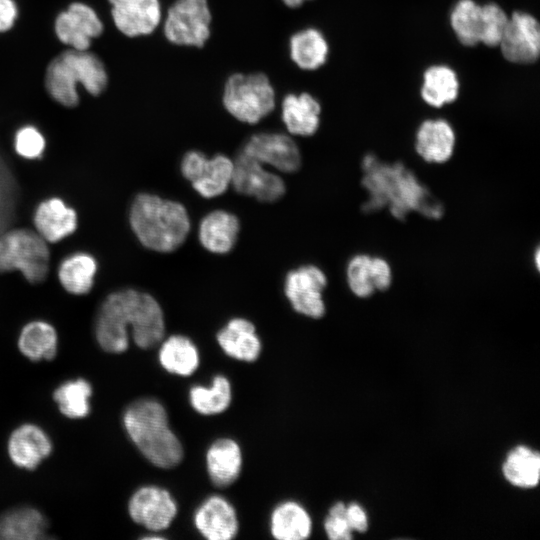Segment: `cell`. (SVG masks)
<instances>
[{
    "label": "cell",
    "instance_id": "cell-1",
    "mask_svg": "<svg viewBox=\"0 0 540 540\" xmlns=\"http://www.w3.org/2000/svg\"><path fill=\"white\" fill-rule=\"evenodd\" d=\"M135 344L149 349L164 337L165 321L159 302L136 289H122L109 294L101 303L95 320V337L109 353H122L129 346L128 328Z\"/></svg>",
    "mask_w": 540,
    "mask_h": 540
},
{
    "label": "cell",
    "instance_id": "cell-2",
    "mask_svg": "<svg viewBox=\"0 0 540 540\" xmlns=\"http://www.w3.org/2000/svg\"><path fill=\"white\" fill-rule=\"evenodd\" d=\"M362 185L368 193L365 212L384 208L397 219L417 212L427 218H439L444 212L442 204L404 164L387 163L374 154L362 161Z\"/></svg>",
    "mask_w": 540,
    "mask_h": 540
},
{
    "label": "cell",
    "instance_id": "cell-3",
    "mask_svg": "<svg viewBox=\"0 0 540 540\" xmlns=\"http://www.w3.org/2000/svg\"><path fill=\"white\" fill-rule=\"evenodd\" d=\"M129 222L139 242L159 253L177 250L191 229L189 214L182 203L151 193H140L134 198Z\"/></svg>",
    "mask_w": 540,
    "mask_h": 540
},
{
    "label": "cell",
    "instance_id": "cell-4",
    "mask_svg": "<svg viewBox=\"0 0 540 540\" xmlns=\"http://www.w3.org/2000/svg\"><path fill=\"white\" fill-rule=\"evenodd\" d=\"M123 423L130 439L153 465L172 468L182 461V444L171 430L167 412L159 401L143 398L133 402L124 412Z\"/></svg>",
    "mask_w": 540,
    "mask_h": 540
},
{
    "label": "cell",
    "instance_id": "cell-5",
    "mask_svg": "<svg viewBox=\"0 0 540 540\" xmlns=\"http://www.w3.org/2000/svg\"><path fill=\"white\" fill-rule=\"evenodd\" d=\"M80 82L92 95L107 85V73L101 60L85 50H68L54 58L46 71L45 84L54 100L67 107L77 105Z\"/></svg>",
    "mask_w": 540,
    "mask_h": 540
},
{
    "label": "cell",
    "instance_id": "cell-6",
    "mask_svg": "<svg viewBox=\"0 0 540 540\" xmlns=\"http://www.w3.org/2000/svg\"><path fill=\"white\" fill-rule=\"evenodd\" d=\"M222 105L236 120L257 124L276 107V91L262 72H236L227 77L222 90Z\"/></svg>",
    "mask_w": 540,
    "mask_h": 540
},
{
    "label": "cell",
    "instance_id": "cell-7",
    "mask_svg": "<svg viewBox=\"0 0 540 540\" xmlns=\"http://www.w3.org/2000/svg\"><path fill=\"white\" fill-rule=\"evenodd\" d=\"M49 269V250L43 239L27 229L0 234V272L19 270L30 283L42 282Z\"/></svg>",
    "mask_w": 540,
    "mask_h": 540
},
{
    "label": "cell",
    "instance_id": "cell-8",
    "mask_svg": "<svg viewBox=\"0 0 540 540\" xmlns=\"http://www.w3.org/2000/svg\"><path fill=\"white\" fill-rule=\"evenodd\" d=\"M208 0H175L163 20L165 39L176 46L202 48L211 37Z\"/></svg>",
    "mask_w": 540,
    "mask_h": 540
},
{
    "label": "cell",
    "instance_id": "cell-9",
    "mask_svg": "<svg viewBox=\"0 0 540 540\" xmlns=\"http://www.w3.org/2000/svg\"><path fill=\"white\" fill-rule=\"evenodd\" d=\"M180 170L200 196L211 199L231 186L233 160L224 154L208 158L200 151L191 150L182 157Z\"/></svg>",
    "mask_w": 540,
    "mask_h": 540
},
{
    "label": "cell",
    "instance_id": "cell-10",
    "mask_svg": "<svg viewBox=\"0 0 540 540\" xmlns=\"http://www.w3.org/2000/svg\"><path fill=\"white\" fill-rule=\"evenodd\" d=\"M326 286L324 271L316 265L306 264L286 274L284 293L297 313L318 319L325 314L323 292Z\"/></svg>",
    "mask_w": 540,
    "mask_h": 540
},
{
    "label": "cell",
    "instance_id": "cell-11",
    "mask_svg": "<svg viewBox=\"0 0 540 540\" xmlns=\"http://www.w3.org/2000/svg\"><path fill=\"white\" fill-rule=\"evenodd\" d=\"M231 186L237 193L265 203L278 201L286 192V184L280 175L242 151L233 160Z\"/></svg>",
    "mask_w": 540,
    "mask_h": 540
},
{
    "label": "cell",
    "instance_id": "cell-12",
    "mask_svg": "<svg viewBox=\"0 0 540 540\" xmlns=\"http://www.w3.org/2000/svg\"><path fill=\"white\" fill-rule=\"evenodd\" d=\"M240 151L282 173L297 172L302 164L297 143L285 133H255L245 141Z\"/></svg>",
    "mask_w": 540,
    "mask_h": 540
},
{
    "label": "cell",
    "instance_id": "cell-13",
    "mask_svg": "<svg viewBox=\"0 0 540 540\" xmlns=\"http://www.w3.org/2000/svg\"><path fill=\"white\" fill-rule=\"evenodd\" d=\"M498 46L508 62L518 65L535 63L540 54V26L537 19L527 12H513Z\"/></svg>",
    "mask_w": 540,
    "mask_h": 540
},
{
    "label": "cell",
    "instance_id": "cell-14",
    "mask_svg": "<svg viewBox=\"0 0 540 540\" xmlns=\"http://www.w3.org/2000/svg\"><path fill=\"white\" fill-rule=\"evenodd\" d=\"M128 511L134 522L151 531H162L175 518L177 504L167 490L157 486H143L130 498Z\"/></svg>",
    "mask_w": 540,
    "mask_h": 540
},
{
    "label": "cell",
    "instance_id": "cell-15",
    "mask_svg": "<svg viewBox=\"0 0 540 540\" xmlns=\"http://www.w3.org/2000/svg\"><path fill=\"white\" fill-rule=\"evenodd\" d=\"M392 279L389 262L380 256L359 253L348 260L347 284L349 290L359 298H368L376 292L386 291Z\"/></svg>",
    "mask_w": 540,
    "mask_h": 540
},
{
    "label": "cell",
    "instance_id": "cell-16",
    "mask_svg": "<svg viewBox=\"0 0 540 540\" xmlns=\"http://www.w3.org/2000/svg\"><path fill=\"white\" fill-rule=\"evenodd\" d=\"M118 30L128 37L152 34L162 21L160 0H109Z\"/></svg>",
    "mask_w": 540,
    "mask_h": 540
},
{
    "label": "cell",
    "instance_id": "cell-17",
    "mask_svg": "<svg viewBox=\"0 0 540 540\" xmlns=\"http://www.w3.org/2000/svg\"><path fill=\"white\" fill-rule=\"evenodd\" d=\"M55 31L60 41L83 51L90 46L91 38L102 33L103 25L92 8L86 4L73 3L67 11L58 15Z\"/></svg>",
    "mask_w": 540,
    "mask_h": 540
},
{
    "label": "cell",
    "instance_id": "cell-18",
    "mask_svg": "<svg viewBox=\"0 0 540 540\" xmlns=\"http://www.w3.org/2000/svg\"><path fill=\"white\" fill-rule=\"evenodd\" d=\"M194 524L208 540H231L238 532V519L234 507L225 498L213 495L197 508Z\"/></svg>",
    "mask_w": 540,
    "mask_h": 540
},
{
    "label": "cell",
    "instance_id": "cell-19",
    "mask_svg": "<svg viewBox=\"0 0 540 540\" xmlns=\"http://www.w3.org/2000/svg\"><path fill=\"white\" fill-rule=\"evenodd\" d=\"M456 135L452 125L445 119L423 121L415 134V150L418 156L430 164H444L455 150Z\"/></svg>",
    "mask_w": 540,
    "mask_h": 540
},
{
    "label": "cell",
    "instance_id": "cell-20",
    "mask_svg": "<svg viewBox=\"0 0 540 540\" xmlns=\"http://www.w3.org/2000/svg\"><path fill=\"white\" fill-rule=\"evenodd\" d=\"M320 115V102L308 92L288 93L281 100L280 116L289 135H314L320 126Z\"/></svg>",
    "mask_w": 540,
    "mask_h": 540
},
{
    "label": "cell",
    "instance_id": "cell-21",
    "mask_svg": "<svg viewBox=\"0 0 540 540\" xmlns=\"http://www.w3.org/2000/svg\"><path fill=\"white\" fill-rule=\"evenodd\" d=\"M240 231L238 217L225 210H214L200 221L199 242L204 249L214 254H227L235 246Z\"/></svg>",
    "mask_w": 540,
    "mask_h": 540
},
{
    "label": "cell",
    "instance_id": "cell-22",
    "mask_svg": "<svg viewBox=\"0 0 540 540\" xmlns=\"http://www.w3.org/2000/svg\"><path fill=\"white\" fill-rule=\"evenodd\" d=\"M52 450L48 435L38 426L25 424L13 431L8 441V453L15 465L34 469Z\"/></svg>",
    "mask_w": 540,
    "mask_h": 540
},
{
    "label": "cell",
    "instance_id": "cell-23",
    "mask_svg": "<svg viewBox=\"0 0 540 540\" xmlns=\"http://www.w3.org/2000/svg\"><path fill=\"white\" fill-rule=\"evenodd\" d=\"M226 355L246 362L255 361L261 352V341L252 322L245 318L231 319L216 336Z\"/></svg>",
    "mask_w": 540,
    "mask_h": 540
},
{
    "label": "cell",
    "instance_id": "cell-24",
    "mask_svg": "<svg viewBox=\"0 0 540 540\" xmlns=\"http://www.w3.org/2000/svg\"><path fill=\"white\" fill-rule=\"evenodd\" d=\"M290 60L301 70L314 71L322 67L329 55V44L324 34L315 27L294 32L288 40Z\"/></svg>",
    "mask_w": 540,
    "mask_h": 540
},
{
    "label": "cell",
    "instance_id": "cell-25",
    "mask_svg": "<svg viewBox=\"0 0 540 540\" xmlns=\"http://www.w3.org/2000/svg\"><path fill=\"white\" fill-rule=\"evenodd\" d=\"M208 475L212 483L224 488L238 478L242 467V453L238 443L230 438L213 442L206 453Z\"/></svg>",
    "mask_w": 540,
    "mask_h": 540
},
{
    "label": "cell",
    "instance_id": "cell-26",
    "mask_svg": "<svg viewBox=\"0 0 540 540\" xmlns=\"http://www.w3.org/2000/svg\"><path fill=\"white\" fill-rule=\"evenodd\" d=\"M34 223L43 238L58 242L75 231L77 216L61 199L50 198L38 205Z\"/></svg>",
    "mask_w": 540,
    "mask_h": 540
},
{
    "label": "cell",
    "instance_id": "cell-27",
    "mask_svg": "<svg viewBox=\"0 0 540 540\" xmlns=\"http://www.w3.org/2000/svg\"><path fill=\"white\" fill-rule=\"evenodd\" d=\"M460 89L455 70L444 64L428 67L423 73L421 97L428 105L440 108L454 102Z\"/></svg>",
    "mask_w": 540,
    "mask_h": 540
},
{
    "label": "cell",
    "instance_id": "cell-28",
    "mask_svg": "<svg viewBox=\"0 0 540 540\" xmlns=\"http://www.w3.org/2000/svg\"><path fill=\"white\" fill-rule=\"evenodd\" d=\"M47 521L35 508L20 507L0 516V540L45 538Z\"/></svg>",
    "mask_w": 540,
    "mask_h": 540
},
{
    "label": "cell",
    "instance_id": "cell-29",
    "mask_svg": "<svg viewBox=\"0 0 540 540\" xmlns=\"http://www.w3.org/2000/svg\"><path fill=\"white\" fill-rule=\"evenodd\" d=\"M312 522L308 512L295 501H285L271 514L270 530L279 540H303L310 536Z\"/></svg>",
    "mask_w": 540,
    "mask_h": 540
},
{
    "label": "cell",
    "instance_id": "cell-30",
    "mask_svg": "<svg viewBox=\"0 0 540 540\" xmlns=\"http://www.w3.org/2000/svg\"><path fill=\"white\" fill-rule=\"evenodd\" d=\"M158 356L161 366L167 372L179 376L193 374L199 365L197 347L183 335H172L163 340Z\"/></svg>",
    "mask_w": 540,
    "mask_h": 540
},
{
    "label": "cell",
    "instance_id": "cell-31",
    "mask_svg": "<svg viewBox=\"0 0 540 540\" xmlns=\"http://www.w3.org/2000/svg\"><path fill=\"white\" fill-rule=\"evenodd\" d=\"M96 270L97 262L93 256L77 252L69 255L60 263L58 277L66 291L82 295L91 290Z\"/></svg>",
    "mask_w": 540,
    "mask_h": 540
},
{
    "label": "cell",
    "instance_id": "cell-32",
    "mask_svg": "<svg viewBox=\"0 0 540 540\" xmlns=\"http://www.w3.org/2000/svg\"><path fill=\"white\" fill-rule=\"evenodd\" d=\"M18 347L32 361L51 360L57 352V333L47 322H30L20 333Z\"/></svg>",
    "mask_w": 540,
    "mask_h": 540
},
{
    "label": "cell",
    "instance_id": "cell-33",
    "mask_svg": "<svg viewBox=\"0 0 540 540\" xmlns=\"http://www.w3.org/2000/svg\"><path fill=\"white\" fill-rule=\"evenodd\" d=\"M449 21L462 45L473 47L480 44L482 5L474 0H458L450 12Z\"/></svg>",
    "mask_w": 540,
    "mask_h": 540
},
{
    "label": "cell",
    "instance_id": "cell-34",
    "mask_svg": "<svg viewBox=\"0 0 540 540\" xmlns=\"http://www.w3.org/2000/svg\"><path fill=\"white\" fill-rule=\"evenodd\" d=\"M505 478L515 486L532 488L539 482L540 457L525 446L514 448L503 464Z\"/></svg>",
    "mask_w": 540,
    "mask_h": 540
},
{
    "label": "cell",
    "instance_id": "cell-35",
    "mask_svg": "<svg viewBox=\"0 0 540 540\" xmlns=\"http://www.w3.org/2000/svg\"><path fill=\"white\" fill-rule=\"evenodd\" d=\"M231 398L230 382L223 375L215 376L210 387L195 385L189 391L191 406L202 415L222 413L229 407Z\"/></svg>",
    "mask_w": 540,
    "mask_h": 540
},
{
    "label": "cell",
    "instance_id": "cell-36",
    "mask_svg": "<svg viewBox=\"0 0 540 540\" xmlns=\"http://www.w3.org/2000/svg\"><path fill=\"white\" fill-rule=\"evenodd\" d=\"M92 387L85 379L69 380L61 384L53 393L59 410L66 417L79 419L90 412Z\"/></svg>",
    "mask_w": 540,
    "mask_h": 540
},
{
    "label": "cell",
    "instance_id": "cell-37",
    "mask_svg": "<svg viewBox=\"0 0 540 540\" xmlns=\"http://www.w3.org/2000/svg\"><path fill=\"white\" fill-rule=\"evenodd\" d=\"M509 16L494 2L482 5V30L480 44L497 47L503 36Z\"/></svg>",
    "mask_w": 540,
    "mask_h": 540
},
{
    "label": "cell",
    "instance_id": "cell-38",
    "mask_svg": "<svg viewBox=\"0 0 540 540\" xmlns=\"http://www.w3.org/2000/svg\"><path fill=\"white\" fill-rule=\"evenodd\" d=\"M45 139L40 131L33 126H24L15 135V150L26 159H36L42 156Z\"/></svg>",
    "mask_w": 540,
    "mask_h": 540
},
{
    "label": "cell",
    "instance_id": "cell-39",
    "mask_svg": "<svg viewBox=\"0 0 540 540\" xmlns=\"http://www.w3.org/2000/svg\"><path fill=\"white\" fill-rule=\"evenodd\" d=\"M14 205V181L0 158V234L11 221Z\"/></svg>",
    "mask_w": 540,
    "mask_h": 540
},
{
    "label": "cell",
    "instance_id": "cell-40",
    "mask_svg": "<svg viewBox=\"0 0 540 540\" xmlns=\"http://www.w3.org/2000/svg\"><path fill=\"white\" fill-rule=\"evenodd\" d=\"M324 528L332 540H348L352 537V530L346 519V506L342 502H337L330 508Z\"/></svg>",
    "mask_w": 540,
    "mask_h": 540
},
{
    "label": "cell",
    "instance_id": "cell-41",
    "mask_svg": "<svg viewBox=\"0 0 540 540\" xmlns=\"http://www.w3.org/2000/svg\"><path fill=\"white\" fill-rule=\"evenodd\" d=\"M346 519L351 530L366 531L368 526L367 516L358 504L352 503L346 506Z\"/></svg>",
    "mask_w": 540,
    "mask_h": 540
},
{
    "label": "cell",
    "instance_id": "cell-42",
    "mask_svg": "<svg viewBox=\"0 0 540 540\" xmlns=\"http://www.w3.org/2000/svg\"><path fill=\"white\" fill-rule=\"evenodd\" d=\"M17 7L13 0H0V32L9 30L16 19Z\"/></svg>",
    "mask_w": 540,
    "mask_h": 540
},
{
    "label": "cell",
    "instance_id": "cell-43",
    "mask_svg": "<svg viewBox=\"0 0 540 540\" xmlns=\"http://www.w3.org/2000/svg\"><path fill=\"white\" fill-rule=\"evenodd\" d=\"M307 1H311V0H281V2L285 6L291 9L299 8Z\"/></svg>",
    "mask_w": 540,
    "mask_h": 540
},
{
    "label": "cell",
    "instance_id": "cell-44",
    "mask_svg": "<svg viewBox=\"0 0 540 540\" xmlns=\"http://www.w3.org/2000/svg\"><path fill=\"white\" fill-rule=\"evenodd\" d=\"M539 249L537 248L536 251H535V263H536V268L539 269Z\"/></svg>",
    "mask_w": 540,
    "mask_h": 540
}]
</instances>
